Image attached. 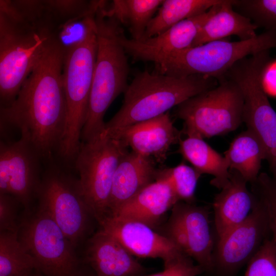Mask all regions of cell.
<instances>
[{
    "label": "cell",
    "mask_w": 276,
    "mask_h": 276,
    "mask_svg": "<svg viewBox=\"0 0 276 276\" xmlns=\"http://www.w3.org/2000/svg\"><path fill=\"white\" fill-rule=\"evenodd\" d=\"M127 147L122 141L100 133L81 142L73 162L83 197L99 223L108 216L113 176Z\"/></svg>",
    "instance_id": "cell-9"
},
{
    "label": "cell",
    "mask_w": 276,
    "mask_h": 276,
    "mask_svg": "<svg viewBox=\"0 0 276 276\" xmlns=\"http://www.w3.org/2000/svg\"><path fill=\"white\" fill-rule=\"evenodd\" d=\"M218 85L177 107L176 115L183 121L187 136L202 139L224 135L243 122L244 99L238 86L224 77Z\"/></svg>",
    "instance_id": "cell-7"
},
{
    "label": "cell",
    "mask_w": 276,
    "mask_h": 276,
    "mask_svg": "<svg viewBox=\"0 0 276 276\" xmlns=\"http://www.w3.org/2000/svg\"><path fill=\"white\" fill-rule=\"evenodd\" d=\"M100 225L133 256L159 258L167 266L186 256L168 237L143 223L108 216Z\"/></svg>",
    "instance_id": "cell-16"
},
{
    "label": "cell",
    "mask_w": 276,
    "mask_h": 276,
    "mask_svg": "<svg viewBox=\"0 0 276 276\" xmlns=\"http://www.w3.org/2000/svg\"><path fill=\"white\" fill-rule=\"evenodd\" d=\"M50 22L14 20L0 13V104L10 105L24 82L57 38Z\"/></svg>",
    "instance_id": "cell-5"
},
{
    "label": "cell",
    "mask_w": 276,
    "mask_h": 276,
    "mask_svg": "<svg viewBox=\"0 0 276 276\" xmlns=\"http://www.w3.org/2000/svg\"><path fill=\"white\" fill-rule=\"evenodd\" d=\"M218 84L217 79L200 75L176 77L147 71L139 73L124 93L120 109L105 123L101 133L158 117Z\"/></svg>",
    "instance_id": "cell-3"
},
{
    "label": "cell",
    "mask_w": 276,
    "mask_h": 276,
    "mask_svg": "<svg viewBox=\"0 0 276 276\" xmlns=\"http://www.w3.org/2000/svg\"><path fill=\"white\" fill-rule=\"evenodd\" d=\"M276 48V32L265 31L251 39H223L175 52L156 66L158 73L176 77L200 75L218 81L238 61Z\"/></svg>",
    "instance_id": "cell-6"
},
{
    "label": "cell",
    "mask_w": 276,
    "mask_h": 276,
    "mask_svg": "<svg viewBox=\"0 0 276 276\" xmlns=\"http://www.w3.org/2000/svg\"><path fill=\"white\" fill-rule=\"evenodd\" d=\"M85 259L95 276H139L144 271L133 256L101 229L89 239Z\"/></svg>",
    "instance_id": "cell-18"
},
{
    "label": "cell",
    "mask_w": 276,
    "mask_h": 276,
    "mask_svg": "<svg viewBox=\"0 0 276 276\" xmlns=\"http://www.w3.org/2000/svg\"><path fill=\"white\" fill-rule=\"evenodd\" d=\"M178 152L201 175L213 176L211 183L221 189L229 179V167L227 159L207 144L203 139L187 136L179 142Z\"/></svg>",
    "instance_id": "cell-23"
},
{
    "label": "cell",
    "mask_w": 276,
    "mask_h": 276,
    "mask_svg": "<svg viewBox=\"0 0 276 276\" xmlns=\"http://www.w3.org/2000/svg\"><path fill=\"white\" fill-rule=\"evenodd\" d=\"M43 172L38 190V207L46 212L76 247L85 237L93 217L78 179L53 163Z\"/></svg>",
    "instance_id": "cell-11"
},
{
    "label": "cell",
    "mask_w": 276,
    "mask_h": 276,
    "mask_svg": "<svg viewBox=\"0 0 276 276\" xmlns=\"http://www.w3.org/2000/svg\"><path fill=\"white\" fill-rule=\"evenodd\" d=\"M156 175L164 178L170 185L178 202L192 203L201 174L184 163L172 167L157 169Z\"/></svg>",
    "instance_id": "cell-28"
},
{
    "label": "cell",
    "mask_w": 276,
    "mask_h": 276,
    "mask_svg": "<svg viewBox=\"0 0 276 276\" xmlns=\"http://www.w3.org/2000/svg\"><path fill=\"white\" fill-rule=\"evenodd\" d=\"M229 170L238 172L248 182L255 181L260 174L265 149L258 138L247 129L238 134L225 153Z\"/></svg>",
    "instance_id": "cell-24"
},
{
    "label": "cell",
    "mask_w": 276,
    "mask_h": 276,
    "mask_svg": "<svg viewBox=\"0 0 276 276\" xmlns=\"http://www.w3.org/2000/svg\"><path fill=\"white\" fill-rule=\"evenodd\" d=\"M157 171L153 159L132 151L127 152L120 160L113 176L108 216L155 181Z\"/></svg>",
    "instance_id": "cell-19"
},
{
    "label": "cell",
    "mask_w": 276,
    "mask_h": 276,
    "mask_svg": "<svg viewBox=\"0 0 276 276\" xmlns=\"http://www.w3.org/2000/svg\"><path fill=\"white\" fill-rule=\"evenodd\" d=\"M228 183L213 202L214 222L218 238L244 221L251 213L255 199L248 182L238 172L229 170Z\"/></svg>",
    "instance_id": "cell-20"
},
{
    "label": "cell",
    "mask_w": 276,
    "mask_h": 276,
    "mask_svg": "<svg viewBox=\"0 0 276 276\" xmlns=\"http://www.w3.org/2000/svg\"><path fill=\"white\" fill-rule=\"evenodd\" d=\"M203 269L199 265H194L184 256L167 266L163 271L148 275L139 276H196Z\"/></svg>",
    "instance_id": "cell-34"
},
{
    "label": "cell",
    "mask_w": 276,
    "mask_h": 276,
    "mask_svg": "<svg viewBox=\"0 0 276 276\" xmlns=\"http://www.w3.org/2000/svg\"><path fill=\"white\" fill-rule=\"evenodd\" d=\"M269 56L260 53L237 62L226 77L239 87L244 99L243 122L260 140L266 154L271 172H276V112L263 84Z\"/></svg>",
    "instance_id": "cell-8"
},
{
    "label": "cell",
    "mask_w": 276,
    "mask_h": 276,
    "mask_svg": "<svg viewBox=\"0 0 276 276\" xmlns=\"http://www.w3.org/2000/svg\"><path fill=\"white\" fill-rule=\"evenodd\" d=\"M163 0H114L107 12L128 27L132 39H141Z\"/></svg>",
    "instance_id": "cell-26"
},
{
    "label": "cell",
    "mask_w": 276,
    "mask_h": 276,
    "mask_svg": "<svg viewBox=\"0 0 276 276\" xmlns=\"http://www.w3.org/2000/svg\"><path fill=\"white\" fill-rule=\"evenodd\" d=\"M64 49L58 38L26 79L16 98L1 107V127L18 130L42 160L58 154L64 133L66 102L62 80Z\"/></svg>",
    "instance_id": "cell-1"
},
{
    "label": "cell",
    "mask_w": 276,
    "mask_h": 276,
    "mask_svg": "<svg viewBox=\"0 0 276 276\" xmlns=\"http://www.w3.org/2000/svg\"><path fill=\"white\" fill-rule=\"evenodd\" d=\"M19 205L21 203L14 196L0 194L1 232L18 233L21 221L18 217Z\"/></svg>",
    "instance_id": "cell-33"
},
{
    "label": "cell",
    "mask_w": 276,
    "mask_h": 276,
    "mask_svg": "<svg viewBox=\"0 0 276 276\" xmlns=\"http://www.w3.org/2000/svg\"><path fill=\"white\" fill-rule=\"evenodd\" d=\"M31 211L21 218L18 236L37 270L44 276H85L76 247L52 218L39 207Z\"/></svg>",
    "instance_id": "cell-10"
},
{
    "label": "cell",
    "mask_w": 276,
    "mask_h": 276,
    "mask_svg": "<svg viewBox=\"0 0 276 276\" xmlns=\"http://www.w3.org/2000/svg\"><path fill=\"white\" fill-rule=\"evenodd\" d=\"M233 7L257 28L276 32V0H233Z\"/></svg>",
    "instance_id": "cell-30"
},
{
    "label": "cell",
    "mask_w": 276,
    "mask_h": 276,
    "mask_svg": "<svg viewBox=\"0 0 276 276\" xmlns=\"http://www.w3.org/2000/svg\"><path fill=\"white\" fill-rule=\"evenodd\" d=\"M18 233H0V276H31L35 260L20 241Z\"/></svg>",
    "instance_id": "cell-27"
},
{
    "label": "cell",
    "mask_w": 276,
    "mask_h": 276,
    "mask_svg": "<svg viewBox=\"0 0 276 276\" xmlns=\"http://www.w3.org/2000/svg\"><path fill=\"white\" fill-rule=\"evenodd\" d=\"M31 276H44L38 270H36Z\"/></svg>",
    "instance_id": "cell-35"
},
{
    "label": "cell",
    "mask_w": 276,
    "mask_h": 276,
    "mask_svg": "<svg viewBox=\"0 0 276 276\" xmlns=\"http://www.w3.org/2000/svg\"><path fill=\"white\" fill-rule=\"evenodd\" d=\"M251 184V192L265 210L269 231L276 243V172H271L270 175L261 173Z\"/></svg>",
    "instance_id": "cell-31"
},
{
    "label": "cell",
    "mask_w": 276,
    "mask_h": 276,
    "mask_svg": "<svg viewBox=\"0 0 276 276\" xmlns=\"http://www.w3.org/2000/svg\"><path fill=\"white\" fill-rule=\"evenodd\" d=\"M103 3L95 14L97 52L87 118L81 141L99 135L103 130V118L110 104L128 84L129 67L127 53L121 42V24L108 13Z\"/></svg>",
    "instance_id": "cell-2"
},
{
    "label": "cell",
    "mask_w": 276,
    "mask_h": 276,
    "mask_svg": "<svg viewBox=\"0 0 276 276\" xmlns=\"http://www.w3.org/2000/svg\"><path fill=\"white\" fill-rule=\"evenodd\" d=\"M232 4L233 0H223L218 10L201 27L192 47L226 39L232 35L237 36L240 40L251 39L257 36V27L249 18L236 11Z\"/></svg>",
    "instance_id": "cell-22"
},
{
    "label": "cell",
    "mask_w": 276,
    "mask_h": 276,
    "mask_svg": "<svg viewBox=\"0 0 276 276\" xmlns=\"http://www.w3.org/2000/svg\"><path fill=\"white\" fill-rule=\"evenodd\" d=\"M254 196L255 203L248 217L218 238L214 265L224 273H232L249 261L270 232L265 210Z\"/></svg>",
    "instance_id": "cell-14"
},
{
    "label": "cell",
    "mask_w": 276,
    "mask_h": 276,
    "mask_svg": "<svg viewBox=\"0 0 276 276\" xmlns=\"http://www.w3.org/2000/svg\"><path fill=\"white\" fill-rule=\"evenodd\" d=\"M49 15L59 28L69 21L96 12L103 1L45 0Z\"/></svg>",
    "instance_id": "cell-29"
},
{
    "label": "cell",
    "mask_w": 276,
    "mask_h": 276,
    "mask_svg": "<svg viewBox=\"0 0 276 276\" xmlns=\"http://www.w3.org/2000/svg\"><path fill=\"white\" fill-rule=\"evenodd\" d=\"M244 276H276V243L267 238L248 261Z\"/></svg>",
    "instance_id": "cell-32"
},
{
    "label": "cell",
    "mask_w": 276,
    "mask_h": 276,
    "mask_svg": "<svg viewBox=\"0 0 276 276\" xmlns=\"http://www.w3.org/2000/svg\"><path fill=\"white\" fill-rule=\"evenodd\" d=\"M95 14L87 17L84 37L64 48L62 80L67 114L58 154L66 162H73L78 153L88 112L97 52Z\"/></svg>",
    "instance_id": "cell-4"
},
{
    "label": "cell",
    "mask_w": 276,
    "mask_h": 276,
    "mask_svg": "<svg viewBox=\"0 0 276 276\" xmlns=\"http://www.w3.org/2000/svg\"><path fill=\"white\" fill-rule=\"evenodd\" d=\"M177 202L168 182L156 175L155 181L109 216L139 221L153 228L166 212Z\"/></svg>",
    "instance_id": "cell-21"
},
{
    "label": "cell",
    "mask_w": 276,
    "mask_h": 276,
    "mask_svg": "<svg viewBox=\"0 0 276 276\" xmlns=\"http://www.w3.org/2000/svg\"><path fill=\"white\" fill-rule=\"evenodd\" d=\"M89 276H95V275H89Z\"/></svg>",
    "instance_id": "cell-36"
},
{
    "label": "cell",
    "mask_w": 276,
    "mask_h": 276,
    "mask_svg": "<svg viewBox=\"0 0 276 276\" xmlns=\"http://www.w3.org/2000/svg\"><path fill=\"white\" fill-rule=\"evenodd\" d=\"M41 157L33 146L20 136L15 141L0 142V194L14 196L26 213L37 199L42 173Z\"/></svg>",
    "instance_id": "cell-12"
},
{
    "label": "cell",
    "mask_w": 276,
    "mask_h": 276,
    "mask_svg": "<svg viewBox=\"0 0 276 276\" xmlns=\"http://www.w3.org/2000/svg\"><path fill=\"white\" fill-rule=\"evenodd\" d=\"M223 1L205 12L186 19L153 37L136 40L127 38L123 31L121 42L127 54L133 59L158 64L172 54L191 47L201 27Z\"/></svg>",
    "instance_id": "cell-15"
},
{
    "label": "cell",
    "mask_w": 276,
    "mask_h": 276,
    "mask_svg": "<svg viewBox=\"0 0 276 276\" xmlns=\"http://www.w3.org/2000/svg\"><path fill=\"white\" fill-rule=\"evenodd\" d=\"M222 1H164L156 14L148 24L141 39L157 35L186 19L204 13Z\"/></svg>",
    "instance_id": "cell-25"
},
{
    "label": "cell",
    "mask_w": 276,
    "mask_h": 276,
    "mask_svg": "<svg viewBox=\"0 0 276 276\" xmlns=\"http://www.w3.org/2000/svg\"><path fill=\"white\" fill-rule=\"evenodd\" d=\"M104 135L122 141L131 151L163 163L171 146L179 143L180 133L169 112Z\"/></svg>",
    "instance_id": "cell-17"
},
{
    "label": "cell",
    "mask_w": 276,
    "mask_h": 276,
    "mask_svg": "<svg viewBox=\"0 0 276 276\" xmlns=\"http://www.w3.org/2000/svg\"><path fill=\"white\" fill-rule=\"evenodd\" d=\"M166 236L203 270L213 268L214 240L205 208L187 202L176 203L172 208Z\"/></svg>",
    "instance_id": "cell-13"
}]
</instances>
